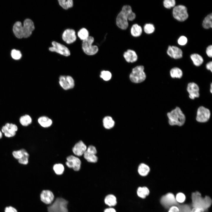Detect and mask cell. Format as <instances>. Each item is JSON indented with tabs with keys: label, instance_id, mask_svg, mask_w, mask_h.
I'll return each instance as SVG.
<instances>
[{
	"label": "cell",
	"instance_id": "1",
	"mask_svg": "<svg viewBox=\"0 0 212 212\" xmlns=\"http://www.w3.org/2000/svg\"><path fill=\"white\" fill-rule=\"evenodd\" d=\"M191 199L193 207L202 208L205 212L207 211L212 202L210 197L206 196L204 197H202L201 193L197 191L192 193Z\"/></svg>",
	"mask_w": 212,
	"mask_h": 212
},
{
	"label": "cell",
	"instance_id": "2",
	"mask_svg": "<svg viewBox=\"0 0 212 212\" xmlns=\"http://www.w3.org/2000/svg\"><path fill=\"white\" fill-rule=\"evenodd\" d=\"M168 123L171 126H182L186 121V117L180 107H177L167 113Z\"/></svg>",
	"mask_w": 212,
	"mask_h": 212
},
{
	"label": "cell",
	"instance_id": "3",
	"mask_svg": "<svg viewBox=\"0 0 212 212\" xmlns=\"http://www.w3.org/2000/svg\"><path fill=\"white\" fill-rule=\"evenodd\" d=\"M68 201L62 198H57L54 203L47 207L48 212H68Z\"/></svg>",
	"mask_w": 212,
	"mask_h": 212
},
{
	"label": "cell",
	"instance_id": "4",
	"mask_svg": "<svg viewBox=\"0 0 212 212\" xmlns=\"http://www.w3.org/2000/svg\"><path fill=\"white\" fill-rule=\"evenodd\" d=\"M144 69V66L142 65L138 66L133 68L130 75V80L135 83L143 82L146 78Z\"/></svg>",
	"mask_w": 212,
	"mask_h": 212
},
{
	"label": "cell",
	"instance_id": "5",
	"mask_svg": "<svg viewBox=\"0 0 212 212\" xmlns=\"http://www.w3.org/2000/svg\"><path fill=\"white\" fill-rule=\"evenodd\" d=\"M94 40L93 37L89 36L87 39L83 41V50L84 52L88 55H94L96 54L98 51V48L97 46L92 45Z\"/></svg>",
	"mask_w": 212,
	"mask_h": 212
},
{
	"label": "cell",
	"instance_id": "6",
	"mask_svg": "<svg viewBox=\"0 0 212 212\" xmlns=\"http://www.w3.org/2000/svg\"><path fill=\"white\" fill-rule=\"evenodd\" d=\"M173 15L175 19L180 21H185L188 16L187 8L182 5H178L174 7Z\"/></svg>",
	"mask_w": 212,
	"mask_h": 212
},
{
	"label": "cell",
	"instance_id": "7",
	"mask_svg": "<svg viewBox=\"0 0 212 212\" xmlns=\"http://www.w3.org/2000/svg\"><path fill=\"white\" fill-rule=\"evenodd\" d=\"M161 204L166 208H168L173 206L178 205L175 197L172 193H168L163 196L160 199Z\"/></svg>",
	"mask_w": 212,
	"mask_h": 212
},
{
	"label": "cell",
	"instance_id": "8",
	"mask_svg": "<svg viewBox=\"0 0 212 212\" xmlns=\"http://www.w3.org/2000/svg\"><path fill=\"white\" fill-rule=\"evenodd\" d=\"M210 116V110L203 106H201L198 109L196 119L198 122H205L209 120Z\"/></svg>",
	"mask_w": 212,
	"mask_h": 212
},
{
	"label": "cell",
	"instance_id": "9",
	"mask_svg": "<svg viewBox=\"0 0 212 212\" xmlns=\"http://www.w3.org/2000/svg\"><path fill=\"white\" fill-rule=\"evenodd\" d=\"M52 44V46L49 48L50 51L56 52L66 57L70 55V51L65 46L54 41H53Z\"/></svg>",
	"mask_w": 212,
	"mask_h": 212
},
{
	"label": "cell",
	"instance_id": "10",
	"mask_svg": "<svg viewBox=\"0 0 212 212\" xmlns=\"http://www.w3.org/2000/svg\"><path fill=\"white\" fill-rule=\"evenodd\" d=\"M59 83L60 86L64 90L71 89L74 87V80L70 76H61L59 77Z\"/></svg>",
	"mask_w": 212,
	"mask_h": 212
},
{
	"label": "cell",
	"instance_id": "11",
	"mask_svg": "<svg viewBox=\"0 0 212 212\" xmlns=\"http://www.w3.org/2000/svg\"><path fill=\"white\" fill-rule=\"evenodd\" d=\"M97 153L96 148L94 146L90 145L88 147L84 153V157L88 162L95 163L98 160V158L96 155Z\"/></svg>",
	"mask_w": 212,
	"mask_h": 212
},
{
	"label": "cell",
	"instance_id": "12",
	"mask_svg": "<svg viewBox=\"0 0 212 212\" xmlns=\"http://www.w3.org/2000/svg\"><path fill=\"white\" fill-rule=\"evenodd\" d=\"M66 159V164L68 167L72 168L75 171H78L80 170L81 161L78 157L71 155L68 156Z\"/></svg>",
	"mask_w": 212,
	"mask_h": 212
},
{
	"label": "cell",
	"instance_id": "13",
	"mask_svg": "<svg viewBox=\"0 0 212 212\" xmlns=\"http://www.w3.org/2000/svg\"><path fill=\"white\" fill-rule=\"evenodd\" d=\"M34 28V23L31 20L29 19H25L23 26V37L26 38L30 36Z\"/></svg>",
	"mask_w": 212,
	"mask_h": 212
},
{
	"label": "cell",
	"instance_id": "14",
	"mask_svg": "<svg viewBox=\"0 0 212 212\" xmlns=\"http://www.w3.org/2000/svg\"><path fill=\"white\" fill-rule=\"evenodd\" d=\"M18 130L17 126L12 123H7L1 129L2 132L5 136L8 138L14 136Z\"/></svg>",
	"mask_w": 212,
	"mask_h": 212
},
{
	"label": "cell",
	"instance_id": "15",
	"mask_svg": "<svg viewBox=\"0 0 212 212\" xmlns=\"http://www.w3.org/2000/svg\"><path fill=\"white\" fill-rule=\"evenodd\" d=\"M187 90L189 93V97L191 99H194L199 96V87L194 82H190L188 84Z\"/></svg>",
	"mask_w": 212,
	"mask_h": 212
},
{
	"label": "cell",
	"instance_id": "16",
	"mask_svg": "<svg viewBox=\"0 0 212 212\" xmlns=\"http://www.w3.org/2000/svg\"><path fill=\"white\" fill-rule=\"evenodd\" d=\"M116 24L119 28L123 30L126 29L128 26L127 18L121 11L119 13L117 16Z\"/></svg>",
	"mask_w": 212,
	"mask_h": 212
},
{
	"label": "cell",
	"instance_id": "17",
	"mask_svg": "<svg viewBox=\"0 0 212 212\" xmlns=\"http://www.w3.org/2000/svg\"><path fill=\"white\" fill-rule=\"evenodd\" d=\"M62 37L63 41L68 44L73 43L76 39L75 32L71 29L65 30L62 34Z\"/></svg>",
	"mask_w": 212,
	"mask_h": 212
},
{
	"label": "cell",
	"instance_id": "18",
	"mask_svg": "<svg viewBox=\"0 0 212 212\" xmlns=\"http://www.w3.org/2000/svg\"><path fill=\"white\" fill-rule=\"evenodd\" d=\"M167 53L170 57L175 59L180 58L183 56V52L181 49L175 46H169Z\"/></svg>",
	"mask_w": 212,
	"mask_h": 212
},
{
	"label": "cell",
	"instance_id": "19",
	"mask_svg": "<svg viewBox=\"0 0 212 212\" xmlns=\"http://www.w3.org/2000/svg\"><path fill=\"white\" fill-rule=\"evenodd\" d=\"M54 198L53 193L49 190H43L40 195L41 201L47 204L51 203L54 201Z\"/></svg>",
	"mask_w": 212,
	"mask_h": 212
},
{
	"label": "cell",
	"instance_id": "20",
	"mask_svg": "<svg viewBox=\"0 0 212 212\" xmlns=\"http://www.w3.org/2000/svg\"><path fill=\"white\" fill-rule=\"evenodd\" d=\"M87 148L86 145L83 141L80 140L75 144L72 150L75 155L80 156L84 154Z\"/></svg>",
	"mask_w": 212,
	"mask_h": 212
},
{
	"label": "cell",
	"instance_id": "21",
	"mask_svg": "<svg viewBox=\"0 0 212 212\" xmlns=\"http://www.w3.org/2000/svg\"><path fill=\"white\" fill-rule=\"evenodd\" d=\"M123 57L128 62L133 63L136 62L138 59V56L134 50L129 49L124 52Z\"/></svg>",
	"mask_w": 212,
	"mask_h": 212
},
{
	"label": "cell",
	"instance_id": "22",
	"mask_svg": "<svg viewBox=\"0 0 212 212\" xmlns=\"http://www.w3.org/2000/svg\"><path fill=\"white\" fill-rule=\"evenodd\" d=\"M123 13L127 17L128 20L132 21L135 18L136 15L133 12L131 7L129 5H125L122 6V10Z\"/></svg>",
	"mask_w": 212,
	"mask_h": 212
},
{
	"label": "cell",
	"instance_id": "23",
	"mask_svg": "<svg viewBox=\"0 0 212 212\" xmlns=\"http://www.w3.org/2000/svg\"><path fill=\"white\" fill-rule=\"evenodd\" d=\"M13 30L17 38L21 39L23 37V26L20 22L17 21L14 24Z\"/></svg>",
	"mask_w": 212,
	"mask_h": 212
},
{
	"label": "cell",
	"instance_id": "24",
	"mask_svg": "<svg viewBox=\"0 0 212 212\" xmlns=\"http://www.w3.org/2000/svg\"><path fill=\"white\" fill-rule=\"evenodd\" d=\"M38 121L40 125L44 127L50 126L52 123V120L45 116L40 117L38 118Z\"/></svg>",
	"mask_w": 212,
	"mask_h": 212
},
{
	"label": "cell",
	"instance_id": "25",
	"mask_svg": "<svg viewBox=\"0 0 212 212\" xmlns=\"http://www.w3.org/2000/svg\"><path fill=\"white\" fill-rule=\"evenodd\" d=\"M103 126L105 128L110 129L114 126L115 122L111 117L107 116L103 118Z\"/></svg>",
	"mask_w": 212,
	"mask_h": 212
},
{
	"label": "cell",
	"instance_id": "26",
	"mask_svg": "<svg viewBox=\"0 0 212 212\" xmlns=\"http://www.w3.org/2000/svg\"><path fill=\"white\" fill-rule=\"evenodd\" d=\"M142 32L141 26L137 24H133L130 29V32L132 36L134 37H138L141 35Z\"/></svg>",
	"mask_w": 212,
	"mask_h": 212
},
{
	"label": "cell",
	"instance_id": "27",
	"mask_svg": "<svg viewBox=\"0 0 212 212\" xmlns=\"http://www.w3.org/2000/svg\"><path fill=\"white\" fill-rule=\"evenodd\" d=\"M190 57L194 64L196 66H200L203 62V57L198 54L194 53L191 54Z\"/></svg>",
	"mask_w": 212,
	"mask_h": 212
},
{
	"label": "cell",
	"instance_id": "28",
	"mask_svg": "<svg viewBox=\"0 0 212 212\" xmlns=\"http://www.w3.org/2000/svg\"><path fill=\"white\" fill-rule=\"evenodd\" d=\"M150 171V168L148 165L144 163H141L138 168V172L140 175L145 176L148 175Z\"/></svg>",
	"mask_w": 212,
	"mask_h": 212
},
{
	"label": "cell",
	"instance_id": "29",
	"mask_svg": "<svg viewBox=\"0 0 212 212\" xmlns=\"http://www.w3.org/2000/svg\"><path fill=\"white\" fill-rule=\"evenodd\" d=\"M137 193V195L139 197L144 198L149 195L150 191L146 187H140L138 188Z\"/></svg>",
	"mask_w": 212,
	"mask_h": 212
},
{
	"label": "cell",
	"instance_id": "30",
	"mask_svg": "<svg viewBox=\"0 0 212 212\" xmlns=\"http://www.w3.org/2000/svg\"><path fill=\"white\" fill-rule=\"evenodd\" d=\"M104 201L106 205L111 207L115 206L117 203L116 197L112 194H109L106 196Z\"/></svg>",
	"mask_w": 212,
	"mask_h": 212
},
{
	"label": "cell",
	"instance_id": "31",
	"mask_svg": "<svg viewBox=\"0 0 212 212\" xmlns=\"http://www.w3.org/2000/svg\"><path fill=\"white\" fill-rule=\"evenodd\" d=\"M170 74L173 78H181L183 76V73L182 70L179 68L175 67L171 69L170 71Z\"/></svg>",
	"mask_w": 212,
	"mask_h": 212
},
{
	"label": "cell",
	"instance_id": "32",
	"mask_svg": "<svg viewBox=\"0 0 212 212\" xmlns=\"http://www.w3.org/2000/svg\"><path fill=\"white\" fill-rule=\"evenodd\" d=\"M203 27L206 29L212 27V14L207 15L204 19L202 23Z\"/></svg>",
	"mask_w": 212,
	"mask_h": 212
},
{
	"label": "cell",
	"instance_id": "33",
	"mask_svg": "<svg viewBox=\"0 0 212 212\" xmlns=\"http://www.w3.org/2000/svg\"><path fill=\"white\" fill-rule=\"evenodd\" d=\"M19 122L23 126H26L31 123L32 119L29 115H25L20 117Z\"/></svg>",
	"mask_w": 212,
	"mask_h": 212
},
{
	"label": "cell",
	"instance_id": "34",
	"mask_svg": "<svg viewBox=\"0 0 212 212\" xmlns=\"http://www.w3.org/2000/svg\"><path fill=\"white\" fill-rule=\"evenodd\" d=\"M58 1L59 5L65 9H67L73 6L72 0H59Z\"/></svg>",
	"mask_w": 212,
	"mask_h": 212
},
{
	"label": "cell",
	"instance_id": "35",
	"mask_svg": "<svg viewBox=\"0 0 212 212\" xmlns=\"http://www.w3.org/2000/svg\"><path fill=\"white\" fill-rule=\"evenodd\" d=\"M78 36L83 41L87 39L89 36L88 30L85 28H82L78 32Z\"/></svg>",
	"mask_w": 212,
	"mask_h": 212
},
{
	"label": "cell",
	"instance_id": "36",
	"mask_svg": "<svg viewBox=\"0 0 212 212\" xmlns=\"http://www.w3.org/2000/svg\"><path fill=\"white\" fill-rule=\"evenodd\" d=\"M53 169L55 173L58 175L62 174L64 171V167L61 163L54 164L53 167Z\"/></svg>",
	"mask_w": 212,
	"mask_h": 212
},
{
	"label": "cell",
	"instance_id": "37",
	"mask_svg": "<svg viewBox=\"0 0 212 212\" xmlns=\"http://www.w3.org/2000/svg\"><path fill=\"white\" fill-rule=\"evenodd\" d=\"M29 154L26 151L23 149V155L22 157L18 160V162L21 164L26 165L28 163Z\"/></svg>",
	"mask_w": 212,
	"mask_h": 212
},
{
	"label": "cell",
	"instance_id": "38",
	"mask_svg": "<svg viewBox=\"0 0 212 212\" xmlns=\"http://www.w3.org/2000/svg\"><path fill=\"white\" fill-rule=\"evenodd\" d=\"M144 30L146 33L150 34L154 32L155 28L153 24L150 23L147 24L144 26Z\"/></svg>",
	"mask_w": 212,
	"mask_h": 212
},
{
	"label": "cell",
	"instance_id": "39",
	"mask_svg": "<svg viewBox=\"0 0 212 212\" xmlns=\"http://www.w3.org/2000/svg\"><path fill=\"white\" fill-rule=\"evenodd\" d=\"M100 77L104 80L107 81L110 79L112 74L109 71L104 70L101 72Z\"/></svg>",
	"mask_w": 212,
	"mask_h": 212
},
{
	"label": "cell",
	"instance_id": "40",
	"mask_svg": "<svg viewBox=\"0 0 212 212\" xmlns=\"http://www.w3.org/2000/svg\"><path fill=\"white\" fill-rule=\"evenodd\" d=\"M179 208L178 212H191L192 209L190 206L187 204L177 205Z\"/></svg>",
	"mask_w": 212,
	"mask_h": 212
},
{
	"label": "cell",
	"instance_id": "41",
	"mask_svg": "<svg viewBox=\"0 0 212 212\" xmlns=\"http://www.w3.org/2000/svg\"><path fill=\"white\" fill-rule=\"evenodd\" d=\"M163 6L165 7L167 9L175 7V0H165L163 2Z\"/></svg>",
	"mask_w": 212,
	"mask_h": 212
},
{
	"label": "cell",
	"instance_id": "42",
	"mask_svg": "<svg viewBox=\"0 0 212 212\" xmlns=\"http://www.w3.org/2000/svg\"><path fill=\"white\" fill-rule=\"evenodd\" d=\"M11 55L12 57L15 60L20 59L21 57V54L20 52L15 49L11 51Z\"/></svg>",
	"mask_w": 212,
	"mask_h": 212
},
{
	"label": "cell",
	"instance_id": "43",
	"mask_svg": "<svg viewBox=\"0 0 212 212\" xmlns=\"http://www.w3.org/2000/svg\"><path fill=\"white\" fill-rule=\"evenodd\" d=\"M175 198L177 203H182L185 201L186 197L184 193L180 192L176 194Z\"/></svg>",
	"mask_w": 212,
	"mask_h": 212
},
{
	"label": "cell",
	"instance_id": "44",
	"mask_svg": "<svg viewBox=\"0 0 212 212\" xmlns=\"http://www.w3.org/2000/svg\"><path fill=\"white\" fill-rule=\"evenodd\" d=\"M23 149L20 150L14 151L12 153V155L14 157L18 160L21 159L23 155Z\"/></svg>",
	"mask_w": 212,
	"mask_h": 212
},
{
	"label": "cell",
	"instance_id": "45",
	"mask_svg": "<svg viewBox=\"0 0 212 212\" xmlns=\"http://www.w3.org/2000/svg\"><path fill=\"white\" fill-rule=\"evenodd\" d=\"M187 42V38L184 36H180L178 39V42L180 45L183 46L185 45Z\"/></svg>",
	"mask_w": 212,
	"mask_h": 212
},
{
	"label": "cell",
	"instance_id": "46",
	"mask_svg": "<svg viewBox=\"0 0 212 212\" xmlns=\"http://www.w3.org/2000/svg\"><path fill=\"white\" fill-rule=\"evenodd\" d=\"M206 53L208 57H212V45L208 46L206 49Z\"/></svg>",
	"mask_w": 212,
	"mask_h": 212
},
{
	"label": "cell",
	"instance_id": "47",
	"mask_svg": "<svg viewBox=\"0 0 212 212\" xmlns=\"http://www.w3.org/2000/svg\"><path fill=\"white\" fill-rule=\"evenodd\" d=\"M5 212H18V211L14 207L12 206H9L5 208Z\"/></svg>",
	"mask_w": 212,
	"mask_h": 212
},
{
	"label": "cell",
	"instance_id": "48",
	"mask_svg": "<svg viewBox=\"0 0 212 212\" xmlns=\"http://www.w3.org/2000/svg\"><path fill=\"white\" fill-rule=\"evenodd\" d=\"M179 208L178 206H173L170 208L168 212H178Z\"/></svg>",
	"mask_w": 212,
	"mask_h": 212
},
{
	"label": "cell",
	"instance_id": "49",
	"mask_svg": "<svg viewBox=\"0 0 212 212\" xmlns=\"http://www.w3.org/2000/svg\"><path fill=\"white\" fill-rule=\"evenodd\" d=\"M191 212H205V211L202 208L193 207Z\"/></svg>",
	"mask_w": 212,
	"mask_h": 212
},
{
	"label": "cell",
	"instance_id": "50",
	"mask_svg": "<svg viewBox=\"0 0 212 212\" xmlns=\"http://www.w3.org/2000/svg\"><path fill=\"white\" fill-rule=\"evenodd\" d=\"M206 68L212 72V62L210 61L206 65Z\"/></svg>",
	"mask_w": 212,
	"mask_h": 212
},
{
	"label": "cell",
	"instance_id": "51",
	"mask_svg": "<svg viewBox=\"0 0 212 212\" xmlns=\"http://www.w3.org/2000/svg\"><path fill=\"white\" fill-rule=\"evenodd\" d=\"M104 212H116V211L114 208H109L105 209Z\"/></svg>",
	"mask_w": 212,
	"mask_h": 212
},
{
	"label": "cell",
	"instance_id": "52",
	"mask_svg": "<svg viewBox=\"0 0 212 212\" xmlns=\"http://www.w3.org/2000/svg\"><path fill=\"white\" fill-rule=\"evenodd\" d=\"M212 83H211V89H210V92L211 93H212Z\"/></svg>",
	"mask_w": 212,
	"mask_h": 212
},
{
	"label": "cell",
	"instance_id": "53",
	"mask_svg": "<svg viewBox=\"0 0 212 212\" xmlns=\"http://www.w3.org/2000/svg\"><path fill=\"white\" fill-rule=\"evenodd\" d=\"M2 135L1 132L0 131V139L2 137Z\"/></svg>",
	"mask_w": 212,
	"mask_h": 212
}]
</instances>
